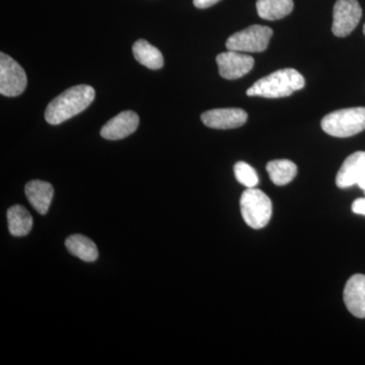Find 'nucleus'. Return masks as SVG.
<instances>
[{
	"mask_svg": "<svg viewBox=\"0 0 365 365\" xmlns=\"http://www.w3.org/2000/svg\"><path fill=\"white\" fill-rule=\"evenodd\" d=\"M272 36V29L269 26L253 25L230 36L227 41V48L230 51L263 52L267 49Z\"/></svg>",
	"mask_w": 365,
	"mask_h": 365,
	"instance_id": "nucleus-5",
	"label": "nucleus"
},
{
	"mask_svg": "<svg viewBox=\"0 0 365 365\" xmlns=\"http://www.w3.org/2000/svg\"><path fill=\"white\" fill-rule=\"evenodd\" d=\"M345 306L356 318H365V275L356 274L346 283L343 294Z\"/></svg>",
	"mask_w": 365,
	"mask_h": 365,
	"instance_id": "nucleus-11",
	"label": "nucleus"
},
{
	"mask_svg": "<svg viewBox=\"0 0 365 365\" xmlns=\"http://www.w3.org/2000/svg\"><path fill=\"white\" fill-rule=\"evenodd\" d=\"M259 16L267 21H277L285 18L294 9L292 0H257Z\"/></svg>",
	"mask_w": 365,
	"mask_h": 365,
	"instance_id": "nucleus-15",
	"label": "nucleus"
},
{
	"mask_svg": "<svg viewBox=\"0 0 365 365\" xmlns=\"http://www.w3.org/2000/svg\"><path fill=\"white\" fill-rule=\"evenodd\" d=\"M352 211L357 215H365V199L359 198L352 204Z\"/></svg>",
	"mask_w": 365,
	"mask_h": 365,
	"instance_id": "nucleus-20",
	"label": "nucleus"
},
{
	"mask_svg": "<svg viewBox=\"0 0 365 365\" xmlns=\"http://www.w3.org/2000/svg\"><path fill=\"white\" fill-rule=\"evenodd\" d=\"M306 86L304 76L294 68L280 69L259 79L247 91L249 97L285 98Z\"/></svg>",
	"mask_w": 365,
	"mask_h": 365,
	"instance_id": "nucleus-2",
	"label": "nucleus"
},
{
	"mask_svg": "<svg viewBox=\"0 0 365 365\" xmlns=\"http://www.w3.org/2000/svg\"><path fill=\"white\" fill-rule=\"evenodd\" d=\"M361 16L362 9L357 0H337L333 9L334 35L347 37L359 25Z\"/></svg>",
	"mask_w": 365,
	"mask_h": 365,
	"instance_id": "nucleus-7",
	"label": "nucleus"
},
{
	"mask_svg": "<svg viewBox=\"0 0 365 365\" xmlns=\"http://www.w3.org/2000/svg\"><path fill=\"white\" fill-rule=\"evenodd\" d=\"M96 91L93 86L79 85L72 86L55 98L48 105L45 119L51 125H59L85 111L95 100Z\"/></svg>",
	"mask_w": 365,
	"mask_h": 365,
	"instance_id": "nucleus-1",
	"label": "nucleus"
},
{
	"mask_svg": "<svg viewBox=\"0 0 365 365\" xmlns=\"http://www.w3.org/2000/svg\"><path fill=\"white\" fill-rule=\"evenodd\" d=\"M26 196L29 202L41 215H45L49 210L50 204L54 196V189L50 182L34 180L26 185Z\"/></svg>",
	"mask_w": 365,
	"mask_h": 365,
	"instance_id": "nucleus-13",
	"label": "nucleus"
},
{
	"mask_svg": "<svg viewBox=\"0 0 365 365\" xmlns=\"http://www.w3.org/2000/svg\"><path fill=\"white\" fill-rule=\"evenodd\" d=\"M364 35H365V24H364Z\"/></svg>",
	"mask_w": 365,
	"mask_h": 365,
	"instance_id": "nucleus-23",
	"label": "nucleus"
},
{
	"mask_svg": "<svg viewBox=\"0 0 365 365\" xmlns=\"http://www.w3.org/2000/svg\"><path fill=\"white\" fill-rule=\"evenodd\" d=\"M220 1V0H193V4L197 9H204L215 6Z\"/></svg>",
	"mask_w": 365,
	"mask_h": 365,
	"instance_id": "nucleus-21",
	"label": "nucleus"
},
{
	"mask_svg": "<svg viewBox=\"0 0 365 365\" xmlns=\"http://www.w3.org/2000/svg\"><path fill=\"white\" fill-rule=\"evenodd\" d=\"M322 128L329 135L346 138L365 130V108H347L323 118Z\"/></svg>",
	"mask_w": 365,
	"mask_h": 365,
	"instance_id": "nucleus-3",
	"label": "nucleus"
},
{
	"mask_svg": "<svg viewBox=\"0 0 365 365\" xmlns=\"http://www.w3.org/2000/svg\"><path fill=\"white\" fill-rule=\"evenodd\" d=\"M66 249L69 253L78 257L81 260L93 262L97 260L98 252L95 242L81 235H72L67 237Z\"/></svg>",
	"mask_w": 365,
	"mask_h": 365,
	"instance_id": "nucleus-17",
	"label": "nucleus"
},
{
	"mask_svg": "<svg viewBox=\"0 0 365 365\" xmlns=\"http://www.w3.org/2000/svg\"><path fill=\"white\" fill-rule=\"evenodd\" d=\"M234 170L237 182H241L247 188H255L259 184V178L256 170L248 163H237L235 165Z\"/></svg>",
	"mask_w": 365,
	"mask_h": 365,
	"instance_id": "nucleus-19",
	"label": "nucleus"
},
{
	"mask_svg": "<svg viewBox=\"0 0 365 365\" xmlns=\"http://www.w3.org/2000/svg\"><path fill=\"white\" fill-rule=\"evenodd\" d=\"M266 170L271 181L277 186L289 184L297 175V165L288 160H276L269 162Z\"/></svg>",
	"mask_w": 365,
	"mask_h": 365,
	"instance_id": "nucleus-18",
	"label": "nucleus"
},
{
	"mask_svg": "<svg viewBox=\"0 0 365 365\" xmlns=\"http://www.w3.org/2000/svg\"><path fill=\"white\" fill-rule=\"evenodd\" d=\"M132 50H133V55L137 61L143 64V66L153 69V71L160 69L163 66L162 52L148 41L143 39L136 41Z\"/></svg>",
	"mask_w": 365,
	"mask_h": 365,
	"instance_id": "nucleus-14",
	"label": "nucleus"
},
{
	"mask_svg": "<svg viewBox=\"0 0 365 365\" xmlns=\"http://www.w3.org/2000/svg\"><path fill=\"white\" fill-rule=\"evenodd\" d=\"M9 232L14 237H24L31 232L33 218L24 206L14 205L7 210Z\"/></svg>",
	"mask_w": 365,
	"mask_h": 365,
	"instance_id": "nucleus-16",
	"label": "nucleus"
},
{
	"mask_svg": "<svg viewBox=\"0 0 365 365\" xmlns=\"http://www.w3.org/2000/svg\"><path fill=\"white\" fill-rule=\"evenodd\" d=\"M218 71L222 78L225 79H237L246 76L253 69L254 58L242 52L230 51L222 53L216 57Z\"/></svg>",
	"mask_w": 365,
	"mask_h": 365,
	"instance_id": "nucleus-8",
	"label": "nucleus"
},
{
	"mask_svg": "<svg viewBox=\"0 0 365 365\" xmlns=\"http://www.w3.org/2000/svg\"><path fill=\"white\" fill-rule=\"evenodd\" d=\"M28 83L23 67L9 55L0 53V93L6 97H18Z\"/></svg>",
	"mask_w": 365,
	"mask_h": 365,
	"instance_id": "nucleus-6",
	"label": "nucleus"
},
{
	"mask_svg": "<svg viewBox=\"0 0 365 365\" xmlns=\"http://www.w3.org/2000/svg\"><path fill=\"white\" fill-rule=\"evenodd\" d=\"M139 117L135 112L124 111L112 118L101 130V136L108 140H120L136 131Z\"/></svg>",
	"mask_w": 365,
	"mask_h": 365,
	"instance_id": "nucleus-10",
	"label": "nucleus"
},
{
	"mask_svg": "<svg viewBox=\"0 0 365 365\" xmlns=\"http://www.w3.org/2000/svg\"><path fill=\"white\" fill-rule=\"evenodd\" d=\"M357 185H359L360 188L364 190L365 192V173L364 174V176L361 177V179L359 180V182H357Z\"/></svg>",
	"mask_w": 365,
	"mask_h": 365,
	"instance_id": "nucleus-22",
	"label": "nucleus"
},
{
	"mask_svg": "<svg viewBox=\"0 0 365 365\" xmlns=\"http://www.w3.org/2000/svg\"><path fill=\"white\" fill-rule=\"evenodd\" d=\"M241 211L245 222L254 230H261L270 222L272 216V202L261 190L248 188L242 193Z\"/></svg>",
	"mask_w": 365,
	"mask_h": 365,
	"instance_id": "nucleus-4",
	"label": "nucleus"
},
{
	"mask_svg": "<svg viewBox=\"0 0 365 365\" xmlns=\"http://www.w3.org/2000/svg\"><path fill=\"white\" fill-rule=\"evenodd\" d=\"M201 120L209 128L235 129L246 123L248 114L239 108H225L203 113Z\"/></svg>",
	"mask_w": 365,
	"mask_h": 365,
	"instance_id": "nucleus-9",
	"label": "nucleus"
},
{
	"mask_svg": "<svg viewBox=\"0 0 365 365\" xmlns=\"http://www.w3.org/2000/svg\"><path fill=\"white\" fill-rule=\"evenodd\" d=\"M365 173V153L357 151L349 155L336 177V185L341 189L348 188L357 184Z\"/></svg>",
	"mask_w": 365,
	"mask_h": 365,
	"instance_id": "nucleus-12",
	"label": "nucleus"
}]
</instances>
